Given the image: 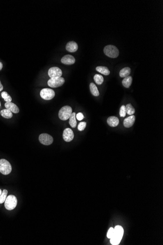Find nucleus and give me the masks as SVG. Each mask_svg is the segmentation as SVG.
<instances>
[{
    "instance_id": "nucleus-20",
    "label": "nucleus",
    "mask_w": 163,
    "mask_h": 245,
    "mask_svg": "<svg viewBox=\"0 0 163 245\" xmlns=\"http://www.w3.org/2000/svg\"><path fill=\"white\" fill-rule=\"evenodd\" d=\"M89 88H90V92H91V93L92 95H94L95 97L99 96V90H98L97 88L96 87V85L94 83H90Z\"/></svg>"
},
{
    "instance_id": "nucleus-5",
    "label": "nucleus",
    "mask_w": 163,
    "mask_h": 245,
    "mask_svg": "<svg viewBox=\"0 0 163 245\" xmlns=\"http://www.w3.org/2000/svg\"><path fill=\"white\" fill-rule=\"evenodd\" d=\"M55 92L53 90L49 88H44L41 90L40 92V96L43 100H52L54 97H55Z\"/></svg>"
},
{
    "instance_id": "nucleus-8",
    "label": "nucleus",
    "mask_w": 163,
    "mask_h": 245,
    "mask_svg": "<svg viewBox=\"0 0 163 245\" xmlns=\"http://www.w3.org/2000/svg\"><path fill=\"white\" fill-rule=\"evenodd\" d=\"M39 139L42 144L45 145H51L53 142V139L52 136L47 134H42L39 136Z\"/></svg>"
},
{
    "instance_id": "nucleus-30",
    "label": "nucleus",
    "mask_w": 163,
    "mask_h": 245,
    "mask_svg": "<svg viewBox=\"0 0 163 245\" xmlns=\"http://www.w3.org/2000/svg\"><path fill=\"white\" fill-rule=\"evenodd\" d=\"M3 90V85L2 84L1 82L0 81V92H1V91H2Z\"/></svg>"
},
{
    "instance_id": "nucleus-3",
    "label": "nucleus",
    "mask_w": 163,
    "mask_h": 245,
    "mask_svg": "<svg viewBox=\"0 0 163 245\" xmlns=\"http://www.w3.org/2000/svg\"><path fill=\"white\" fill-rule=\"evenodd\" d=\"M72 113V110L71 107L65 106L62 107L59 112V117L62 120H67L70 118Z\"/></svg>"
},
{
    "instance_id": "nucleus-1",
    "label": "nucleus",
    "mask_w": 163,
    "mask_h": 245,
    "mask_svg": "<svg viewBox=\"0 0 163 245\" xmlns=\"http://www.w3.org/2000/svg\"><path fill=\"white\" fill-rule=\"evenodd\" d=\"M104 52L105 55L110 58H116L119 55V50L115 46L108 45L104 48Z\"/></svg>"
},
{
    "instance_id": "nucleus-26",
    "label": "nucleus",
    "mask_w": 163,
    "mask_h": 245,
    "mask_svg": "<svg viewBox=\"0 0 163 245\" xmlns=\"http://www.w3.org/2000/svg\"><path fill=\"white\" fill-rule=\"evenodd\" d=\"M120 116L121 117L124 118L126 116V106L122 105L120 109Z\"/></svg>"
},
{
    "instance_id": "nucleus-16",
    "label": "nucleus",
    "mask_w": 163,
    "mask_h": 245,
    "mask_svg": "<svg viewBox=\"0 0 163 245\" xmlns=\"http://www.w3.org/2000/svg\"><path fill=\"white\" fill-rule=\"evenodd\" d=\"M132 82V78L131 76L126 77L122 81V84L125 88H128L131 86Z\"/></svg>"
},
{
    "instance_id": "nucleus-14",
    "label": "nucleus",
    "mask_w": 163,
    "mask_h": 245,
    "mask_svg": "<svg viewBox=\"0 0 163 245\" xmlns=\"http://www.w3.org/2000/svg\"><path fill=\"white\" fill-rule=\"evenodd\" d=\"M5 106L6 109L10 111L12 113H17L19 112V109L18 107V106L13 103L11 102H6L5 103Z\"/></svg>"
},
{
    "instance_id": "nucleus-24",
    "label": "nucleus",
    "mask_w": 163,
    "mask_h": 245,
    "mask_svg": "<svg viewBox=\"0 0 163 245\" xmlns=\"http://www.w3.org/2000/svg\"><path fill=\"white\" fill-rule=\"evenodd\" d=\"M8 191L6 189H3L2 192V194L0 195V204H3L5 202L6 200L7 195H8Z\"/></svg>"
},
{
    "instance_id": "nucleus-15",
    "label": "nucleus",
    "mask_w": 163,
    "mask_h": 245,
    "mask_svg": "<svg viewBox=\"0 0 163 245\" xmlns=\"http://www.w3.org/2000/svg\"><path fill=\"white\" fill-rule=\"evenodd\" d=\"M107 123L111 127H116L119 124V120L116 116H111L108 118Z\"/></svg>"
},
{
    "instance_id": "nucleus-28",
    "label": "nucleus",
    "mask_w": 163,
    "mask_h": 245,
    "mask_svg": "<svg viewBox=\"0 0 163 245\" xmlns=\"http://www.w3.org/2000/svg\"><path fill=\"white\" fill-rule=\"evenodd\" d=\"M114 234V228H110L108 230V232L107 233V237L109 239H110Z\"/></svg>"
},
{
    "instance_id": "nucleus-7",
    "label": "nucleus",
    "mask_w": 163,
    "mask_h": 245,
    "mask_svg": "<svg viewBox=\"0 0 163 245\" xmlns=\"http://www.w3.org/2000/svg\"><path fill=\"white\" fill-rule=\"evenodd\" d=\"M123 230L120 226H117L114 228V234L112 238L114 240L120 242L123 236Z\"/></svg>"
},
{
    "instance_id": "nucleus-33",
    "label": "nucleus",
    "mask_w": 163,
    "mask_h": 245,
    "mask_svg": "<svg viewBox=\"0 0 163 245\" xmlns=\"http://www.w3.org/2000/svg\"><path fill=\"white\" fill-rule=\"evenodd\" d=\"M1 102H0V107H1Z\"/></svg>"
},
{
    "instance_id": "nucleus-12",
    "label": "nucleus",
    "mask_w": 163,
    "mask_h": 245,
    "mask_svg": "<svg viewBox=\"0 0 163 245\" xmlns=\"http://www.w3.org/2000/svg\"><path fill=\"white\" fill-rule=\"evenodd\" d=\"M135 121V116L133 115H131L126 118L123 121V125L126 128H130L132 126Z\"/></svg>"
},
{
    "instance_id": "nucleus-11",
    "label": "nucleus",
    "mask_w": 163,
    "mask_h": 245,
    "mask_svg": "<svg viewBox=\"0 0 163 245\" xmlns=\"http://www.w3.org/2000/svg\"><path fill=\"white\" fill-rule=\"evenodd\" d=\"M61 62L65 65H71L74 64L75 62V59L74 57L71 55H66L63 56L61 59Z\"/></svg>"
},
{
    "instance_id": "nucleus-6",
    "label": "nucleus",
    "mask_w": 163,
    "mask_h": 245,
    "mask_svg": "<svg viewBox=\"0 0 163 245\" xmlns=\"http://www.w3.org/2000/svg\"><path fill=\"white\" fill-rule=\"evenodd\" d=\"M64 78L62 77L57 78H51L47 82V84L51 88H58L62 86L65 83Z\"/></svg>"
},
{
    "instance_id": "nucleus-29",
    "label": "nucleus",
    "mask_w": 163,
    "mask_h": 245,
    "mask_svg": "<svg viewBox=\"0 0 163 245\" xmlns=\"http://www.w3.org/2000/svg\"><path fill=\"white\" fill-rule=\"evenodd\" d=\"M76 118L78 120L81 121V120H82L84 119V115H83V114L82 113H77V115H76Z\"/></svg>"
},
{
    "instance_id": "nucleus-21",
    "label": "nucleus",
    "mask_w": 163,
    "mask_h": 245,
    "mask_svg": "<svg viewBox=\"0 0 163 245\" xmlns=\"http://www.w3.org/2000/svg\"><path fill=\"white\" fill-rule=\"evenodd\" d=\"M69 119V124L71 126V127H72V128H75L77 125V122L76 120V113H72Z\"/></svg>"
},
{
    "instance_id": "nucleus-27",
    "label": "nucleus",
    "mask_w": 163,
    "mask_h": 245,
    "mask_svg": "<svg viewBox=\"0 0 163 245\" xmlns=\"http://www.w3.org/2000/svg\"><path fill=\"white\" fill-rule=\"evenodd\" d=\"M86 126H87V123L85 122H82L80 123L78 126V130L80 131H82L85 129Z\"/></svg>"
},
{
    "instance_id": "nucleus-10",
    "label": "nucleus",
    "mask_w": 163,
    "mask_h": 245,
    "mask_svg": "<svg viewBox=\"0 0 163 245\" xmlns=\"http://www.w3.org/2000/svg\"><path fill=\"white\" fill-rule=\"evenodd\" d=\"M62 136L65 141H66V142H70L73 140L74 135L73 131L70 128H66L64 131Z\"/></svg>"
},
{
    "instance_id": "nucleus-22",
    "label": "nucleus",
    "mask_w": 163,
    "mask_h": 245,
    "mask_svg": "<svg viewBox=\"0 0 163 245\" xmlns=\"http://www.w3.org/2000/svg\"><path fill=\"white\" fill-rule=\"evenodd\" d=\"M126 113H128V115H133L135 112L134 107L130 103L127 104L126 106Z\"/></svg>"
},
{
    "instance_id": "nucleus-25",
    "label": "nucleus",
    "mask_w": 163,
    "mask_h": 245,
    "mask_svg": "<svg viewBox=\"0 0 163 245\" xmlns=\"http://www.w3.org/2000/svg\"><path fill=\"white\" fill-rule=\"evenodd\" d=\"M1 95H2V98H3V100H5V101H6V102H10L12 101V98L8 94L7 92H2Z\"/></svg>"
},
{
    "instance_id": "nucleus-32",
    "label": "nucleus",
    "mask_w": 163,
    "mask_h": 245,
    "mask_svg": "<svg viewBox=\"0 0 163 245\" xmlns=\"http://www.w3.org/2000/svg\"><path fill=\"white\" fill-rule=\"evenodd\" d=\"M2 190H1V189H0V195H1V194H2Z\"/></svg>"
},
{
    "instance_id": "nucleus-23",
    "label": "nucleus",
    "mask_w": 163,
    "mask_h": 245,
    "mask_svg": "<svg viewBox=\"0 0 163 245\" xmlns=\"http://www.w3.org/2000/svg\"><path fill=\"white\" fill-rule=\"evenodd\" d=\"M94 80L96 84L98 85H101L104 82V77L101 75L96 74L94 77Z\"/></svg>"
},
{
    "instance_id": "nucleus-2",
    "label": "nucleus",
    "mask_w": 163,
    "mask_h": 245,
    "mask_svg": "<svg viewBox=\"0 0 163 245\" xmlns=\"http://www.w3.org/2000/svg\"><path fill=\"white\" fill-rule=\"evenodd\" d=\"M17 205V198L13 195L7 197L5 202V207L8 210H12L15 208Z\"/></svg>"
},
{
    "instance_id": "nucleus-31",
    "label": "nucleus",
    "mask_w": 163,
    "mask_h": 245,
    "mask_svg": "<svg viewBox=\"0 0 163 245\" xmlns=\"http://www.w3.org/2000/svg\"><path fill=\"white\" fill-rule=\"evenodd\" d=\"M3 67V64H2V62H0V71H1V70H2Z\"/></svg>"
},
{
    "instance_id": "nucleus-9",
    "label": "nucleus",
    "mask_w": 163,
    "mask_h": 245,
    "mask_svg": "<svg viewBox=\"0 0 163 245\" xmlns=\"http://www.w3.org/2000/svg\"><path fill=\"white\" fill-rule=\"evenodd\" d=\"M48 74L51 78L60 77L62 75V71L59 68L54 67L49 69Z\"/></svg>"
},
{
    "instance_id": "nucleus-18",
    "label": "nucleus",
    "mask_w": 163,
    "mask_h": 245,
    "mask_svg": "<svg viewBox=\"0 0 163 245\" xmlns=\"http://www.w3.org/2000/svg\"><path fill=\"white\" fill-rule=\"evenodd\" d=\"M131 72V69L129 67L124 68L122 69L120 72V76L121 77H128Z\"/></svg>"
},
{
    "instance_id": "nucleus-13",
    "label": "nucleus",
    "mask_w": 163,
    "mask_h": 245,
    "mask_svg": "<svg viewBox=\"0 0 163 245\" xmlns=\"http://www.w3.org/2000/svg\"><path fill=\"white\" fill-rule=\"evenodd\" d=\"M78 49V45L74 41L69 42L66 45V49L69 52H75Z\"/></svg>"
},
{
    "instance_id": "nucleus-17",
    "label": "nucleus",
    "mask_w": 163,
    "mask_h": 245,
    "mask_svg": "<svg viewBox=\"0 0 163 245\" xmlns=\"http://www.w3.org/2000/svg\"><path fill=\"white\" fill-rule=\"evenodd\" d=\"M96 71L101 73V74L105 75H108L110 74V71L108 68L104 66H98L96 68Z\"/></svg>"
},
{
    "instance_id": "nucleus-19",
    "label": "nucleus",
    "mask_w": 163,
    "mask_h": 245,
    "mask_svg": "<svg viewBox=\"0 0 163 245\" xmlns=\"http://www.w3.org/2000/svg\"><path fill=\"white\" fill-rule=\"evenodd\" d=\"M0 113L4 118H8V119L11 118L13 116L12 112L7 109L2 110L0 112Z\"/></svg>"
},
{
    "instance_id": "nucleus-4",
    "label": "nucleus",
    "mask_w": 163,
    "mask_h": 245,
    "mask_svg": "<svg viewBox=\"0 0 163 245\" xmlns=\"http://www.w3.org/2000/svg\"><path fill=\"white\" fill-rule=\"evenodd\" d=\"M12 171V166L9 161L5 159H0V172L5 175H8Z\"/></svg>"
}]
</instances>
